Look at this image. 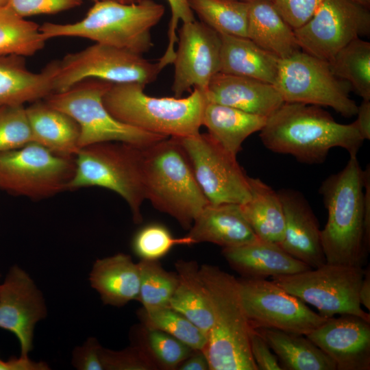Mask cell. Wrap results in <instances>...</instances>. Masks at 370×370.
I'll list each match as a JSON object with an SVG mask.
<instances>
[{"label": "cell", "instance_id": "obj_6", "mask_svg": "<svg viewBox=\"0 0 370 370\" xmlns=\"http://www.w3.org/2000/svg\"><path fill=\"white\" fill-rule=\"evenodd\" d=\"M136 83L112 84L103 96L118 121L149 133L180 138L199 132L206 103L196 88L186 97H154Z\"/></svg>", "mask_w": 370, "mask_h": 370}, {"label": "cell", "instance_id": "obj_49", "mask_svg": "<svg viewBox=\"0 0 370 370\" xmlns=\"http://www.w3.org/2000/svg\"><path fill=\"white\" fill-rule=\"evenodd\" d=\"M358 298L361 305L370 310V269L365 270L359 291Z\"/></svg>", "mask_w": 370, "mask_h": 370}, {"label": "cell", "instance_id": "obj_37", "mask_svg": "<svg viewBox=\"0 0 370 370\" xmlns=\"http://www.w3.org/2000/svg\"><path fill=\"white\" fill-rule=\"evenodd\" d=\"M186 236L175 238L164 225L150 223L139 230L132 240V249L140 260H158L177 245H192Z\"/></svg>", "mask_w": 370, "mask_h": 370}, {"label": "cell", "instance_id": "obj_5", "mask_svg": "<svg viewBox=\"0 0 370 370\" xmlns=\"http://www.w3.org/2000/svg\"><path fill=\"white\" fill-rule=\"evenodd\" d=\"M199 273L213 313L204 350L210 369L258 370L250 349L252 326L241 301L238 279L206 264L199 268Z\"/></svg>", "mask_w": 370, "mask_h": 370}, {"label": "cell", "instance_id": "obj_50", "mask_svg": "<svg viewBox=\"0 0 370 370\" xmlns=\"http://www.w3.org/2000/svg\"><path fill=\"white\" fill-rule=\"evenodd\" d=\"M95 2L101 1H114L121 3L130 4L133 3L138 2L140 0H92Z\"/></svg>", "mask_w": 370, "mask_h": 370}, {"label": "cell", "instance_id": "obj_1", "mask_svg": "<svg viewBox=\"0 0 370 370\" xmlns=\"http://www.w3.org/2000/svg\"><path fill=\"white\" fill-rule=\"evenodd\" d=\"M260 132L267 149L308 164L323 163L334 147L357 156L365 140L355 122L339 123L320 106L301 103L284 102Z\"/></svg>", "mask_w": 370, "mask_h": 370}, {"label": "cell", "instance_id": "obj_30", "mask_svg": "<svg viewBox=\"0 0 370 370\" xmlns=\"http://www.w3.org/2000/svg\"><path fill=\"white\" fill-rule=\"evenodd\" d=\"M248 182L250 198L240 205L243 215L258 239L280 245L285 222L278 192L258 177H248Z\"/></svg>", "mask_w": 370, "mask_h": 370}, {"label": "cell", "instance_id": "obj_54", "mask_svg": "<svg viewBox=\"0 0 370 370\" xmlns=\"http://www.w3.org/2000/svg\"><path fill=\"white\" fill-rule=\"evenodd\" d=\"M271 1H272V0H271Z\"/></svg>", "mask_w": 370, "mask_h": 370}, {"label": "cell", "instance_id": "obj_11", "mask_svg": "<svg viewBox=\"0 0 370 370\" xmlns=\"http://www.w3.org/2000/svg\"><path fill=\"white\" fill-rule=\"evenodd\" d=\"M273 85L284 102L328 106L345 117L356 115L351 86L333 73L328 62L301 50L280 60Z\"/></svg>", "mask_w": 370, "mask_h": 370}, {"label": "cell", "instance_id": "obj_12", "mask_svg": "<svg viewBox=\"0 0 370 370\" xmlns=\"http://www.w3.org/2000/svg\"><path fill=\"white\" fill-rule=\"evenodd\" d=\"M74 158H66L32 142L0 153V188L31 199H42L69 190Z\"/></svg>", "mask_w": 370, "mask_h": 370}, {"label": "cell", "instance_id": "obj_47", "mask_svg": "<svg viewBox=\"0 0 370 370\" xmlns=\"http://www.w3.org/2000/svg\"><path fill=\"white\" fill-rule=\"evenodd\" d=\"M357 119L354 121L364 140L370 139V100H364L358 106Z\"/></svg>", "mask_w": 370, "mask_h": 370}, {"label": "cell", "instance_id": "obj_19", "mask_svg": "<svg viewBox=\"0 0 370 370\" xmlns=\"http://www.w3.org/2000/svg\"><path fill=\"white\" fill-rule=\"evenodd\" d=\"M284 215V238L279 245L285 251L312 269L326 263L319 222L308 201L299 191H277Z\"/></svg>", "mask_w": 370, "mask_h": 370}, {"label": "cell", "instance_id": "obj_34", "mask_svg": "<svg viewBox=\"0 0 370 370\" xmlns=\"http://www.w3.org/2000/svg\"><path fill=\"white\" fill-rule=\"evenodd\" d=\"M333 73L347 82L364 100H370V42L356 38L329 62Z\"/></svg>", "mask_w": 370, "mask_h": 370}, {"label": "cell", "instance_id": "obj_16", "mask_svg": "<svg viewBox=\"0 0 370 370\" xmlns=\"http://www.w3.org/2000/svg\"><path fill=\"white\" fill-rule=\"evenodd\" d=\"M177 34L171 87L174 97H181L192 88L204 95L212 77L219 72L220 35L196 20L182 23Z\"/></svg>", "mask_w": 370, "mask_h": 370}, {"label": "cell", "instance_id": "obj_3", "mask_svg": "<svg viewBox=\"0 0 370 370\" xmlns=\"http://www.w3.org/2000/svg\"><path fill=\"white\" fill-rule=\"evenodd\" d=\"M140 158L145 199L189 230L209 202L177 139L169 137L140 147Z\"/></svg>", "mask_w": 370, "mask_h": 370}, {"label": "cell", "instance_id": "obj_42", "mask_svg": "<svg viewBox=\"0 0 370 370\" xmlns=\"http://www.w3.org/2000/svg\"><path fill=\"white\" fill-rule=\"evenodd\" d=\"M324 0H272L284 20L293 29L305 24Z\"/></svg>", "mask_w": 370, "mask_h": 370}, {"label": "cell", "instance_id": "obj_4", "mask_svg": "<svg viewBox=\"0 0 370 370\" xmlns=\"http://www.w3.org/2000/svg\"><path fill=\"white\" fill-rule=\"evenodd\" d=\"M164 7L153 0L125 4L96 1L80 21L40 26L44 38L80 37L143 55L153 46L151 29L162 18Z\"/></svg>", "mask_w": 370, "mask_h": 370}, {"label": "cell", "instance_id": "obj_38", "mask_svg": "<svg viewBox=\"0 0 370 370\" xmlns=\"http://www.w3.org/2000/svg\"><path fill=\"white\" fill-rule=\"evenodd\" d=\"M33 142L24 105L0 107V153L22 147Z\"/></svg>", "mask_w": 370, "mask_h": 370}, {"label": "cell", "instance_id": "obj_21", "mask_svg": "<svg viewBox=\"0 0 370 370\" xmlns=\"http://www.w3.org/2000/svg\"><path fill=\"white\" fill-rule=\"evenodd\" d=\"M187 236L193 244L207 242L223 248L258 239L236 204L209 203L195 219Z\"/></svg>", "mask_w": 370, "mask_h": 370}, {"label": "cell", "instance_id": "obj_35", "mask_svg": "<svg viewBox=\"0 0 370 370\" xmlns=\"http://www.w3.org/2000/svg\"><path fill=\"white\" fill-rule=\"evenodd\" d=\"M139 299L145 311L169 307L177 286L176 273L166 271L158 260H140Z\"/></svg>", "mask_w": 370, "mask_h": 370}, {"label": "cell", "instance_id": "obj_51", "mask_svg": "<svg viewBox=\"0 0 370 370\" xmlns=\"http://www.w3.org/2000/svg\"><path fill=\"white\" fill-rule=\"evenodd\" d=\"M361 5H363L367 8H369L370 0H352Z\"/></svg>", "mask_w": 370, "mask_h": 370}, {"label": "cell", "instance_id": "obj_27", "mask_svg": "<svg viewBox=\"0 0 370 370\" xmlns=\"http://www.w3.org/2000/svg\"><path fill=\"white\" fill-rule=\"evenodd\" d=\"M219 35L221 40L219 72L274 84L280 58L248 38Z\"/></svg>", "mask_w": 370, "mask_h": 370}, {"label": "cell", "instance_id": "obj_33", "mask_svg": "<svg viewBox=\"0 0 370 370\" xmlns=\"http://www.w3.org/2000/svg\"><path fill=\"white\" fill-rule=\"evenodd\" d=\"M200 21L219 34L247 38V0H188Z\"/></svg>", "mask_w": 370, "mask_h": 370}, {"label": "cell", "instance_id": "obj_40", "mask_svg": "<svg viewBox=\"0 0 370 370\" xmlns=\"http://www.w3.org/2000/svg\"><path fill=\"white\" fill-rule=\"evenodd\" d=\"M100 358L104 370H153L158 368L142 344L121 351L101 347Z\"/></svg>", "mask_w": 370, "mask_h": 370}, {"label": "cell", "instance_id": "obj_2", "mask_svg": "<svg viewBox=\"0 0 370 370\" xmlns=\"http://www.w3.org/2000/svg\"><path fill=\"white\" fill-rule=\"evenodd\" d=\"M365 170L357 156L345 166L328 177L319 192L328 212L321 230L326 262L362 267L370 243L365 232Z\"/></svg>", "mask_w": 370, "mask_h": 370}, {"label": "cell", "instance_id": "obj_15", "mask_svg": "<svg viewBox=\"0 0 370 370\" xmlns=\"http://www.w3.org/2000/svg\"><path fill=\"white\" fill-rule=\"evenodd\" d=\"M238 280L241 301L253 328L306 336L327 319L272 281L245 278Z\"/></svg>", "mask_w": 370, "mask_h": 370}, {"label": "cell", "instance_id": "obj_31", "mask_svg": "<svg viewBox=\"0 0 370 370\" xmlns=\"http://www.w3.org/2000/svg\"><path fill=\"white\" fill-rule=\"evenodd\" d=\"M286 370H336L334 361L306 336L271 328H254Z\"/></svg>", "mask_w": 370, "mask_h": 370}, {"label": "cell", "instance_id": "obj_9", "mask_svg": "<svg viewBox=\"0 0 370 370\" xmlns=\"http://www.w3.org/2000/svg\"><path fill=\"white\" fill-rule=\"evenodd\" d=\"M364 272L362 267L326 262L317 268L272 277L271 281L316 308L325 318L352 314L370 322V314L362 308L358 298Z\"/></svg>", "mask_w": 370, "mask_h": 370}, {"label": "cell", "instance_id": "obj_17", "mask_svg": "<svg viewBox=\"0 0 370 370\" xmlns=\"http://www.w3.org/2000/svg\"><path fill=\"white\" fill-rule=\"evenodd\" d=\"M47 315L41 291L25 271L12 266L0 284V328L16 336L21 356L32 350L36 325Z\"/></svg>", "mask_w": 370, "mask_h": 370}, {"label": "cell", "instance_id": "obj_13", "mask_svg": "<svg viewBox=\"0 0 370 370\" xmlns=\"http://www.w3.org/2000/svg\"><path fill=\"white\" fill-rule=\"evenodd\" d=\"M176 138L185 151L197 182L210 204L241 205L249 199V176L236 156L208 133L198 132Z\"/></svg>", "mask_w": 370, "mask_h": 370}, {"label": "cell", "instance_id": "obj_41", "mask_svg": "<svg viewBox=\"0 0 370 370\" xmlns=\"http://www.w3.org/2000/svg\"><path fill=\"white\" fill-rule=\"evenodd\" d=\"M167 1L171 8V17L168 29V45L164 55L158 62L161 70L173 62L175 56V45L177 41V26L180 21L185 23L195 20L188 0H167Z\"/></svg>", "mask_w": 370, "mask_h": 370}, {"label": "cell", "instance_id": "obj_43", "mask_svg": "<svg viewBox=\"0 0 370 370\" xmlns=\"http://www.w3.org/2000/svg\"><path fill=\"white\" fill-rule=\"evenodd\" d=\"M82 0H9L7 4L23 17L50 14L75 8Z\"/></svg>", "mask_w": 370, "mask_h": 370}, {"label": "cell", "instance_id": "obj_8", "mask_svg": "<svg viewBox=\"0 0 370 370\" xmlns=\"http://www.w3.org/2000/svg\"><path fill=\"white\" fill-rule=\"evenodd\" d=\"M111 84L108 82L89 79L65 91L53 92L43 100L77 122L80 132V148L105 142L145 147L169 138L145 132L115 119L103 102V96Z\"/></svg>", "mask_w": 370, "mask_h": 370}, {"label": "cell", "instance_id": "obj_46", "mask_svg": "<svg viewBox=\"0 0 370 370\" xmlns=\"http://www.w3.org/2000/svg\"><path fill=\"white\" fill-rule=\"evenodd\" d=\"M50 369L47 362L34 361L29 356L10 357L4 361L0 358V370H47Z\"/></svg>", "mask_w": 370, "mask_h": 370}, {"label": "cell", "instance_id": "obj_45", "mask_svg": "<svg viewBox=\"0 0 370 370\" xmlns=\"http://www.w3.org/2000/svg\"><path fill=\"white\" fill-rule=\"evenodd\" d=\"M250 349L258 370H282L278 357L264 338L252 327L250 333Z\"/></svg>", "mask_w": 370, "mask_h": 370}, {"label": "cell", "instance_id": "obj_29", "mask_svg": "<svg viewBox=\"0 0 370 370\" xmlns=\"http://www.w3.org/2000/svg\"><path fill=\"white\" fill-rule=\"evenodd\" d=\"M178 283L169 307L180 312L208 336L213 323L212 304L197 262L180 260L175 264Z\"/></svg>", "mask_w": 370, "mask_h": 370}, {"label": "cell", "instance_id": "obj_53", "mask_svg": "<svg viewBox=\"0 0 370 370\" xmlns=\"http://www.w3.org/2000/svg\"><path fill=\"white\" fill-rule=\"evenodd\" d=\"M0 278H1V274H0Z\"/></svg>", "mask_w": 370, "mask_h": 370}, {"label": "cell", "instance_id": "obj_36", "mask_svg": "<svg viewBox=\"0 0 370 370\" xmlns=\"http://www.w3.org/2000/svg\"><path fill=\"white\" fill-rule=\"evenodd\" d=\"M140 317L145 328L161 330L193 350L204 352L208 342L207 335L185 316L171 307L151 311L142 309Z\"/></svg>", "mask_w": 370, "mask_h": 370}, {"label": "cell", "instance_id": "obj_23", "mask_svg": "<svg viewBox=\"0 0 370 370\" xmlns=\"http://www.w3.org/2000/svg\"><path fill=\"white\" fill-rule=\"evenodd\" d=\"M24 58L0 56V107L33 103L54 92L57 61L34 73L27 69Z\"/></svg>", "mask_w": 370, "mask_h": 370}, {"label": "cell", "instance_id": "obj_20", "mask_svg": "<svg viewBox=\"0 0 370 370\" xmlns=\"http://www.w3.org/2000/svg\"><path fill=\"white\" fill-rule=\"evenodd\" d=\"M206 102L268 117L284 102L272 84L247 77L217 73L203 95Z\"/></svg>", "mask_w": 370, "mask_h": 370}, {"label": "cell", "instance_id": "obj_14", "mask_svg": "<svg viewBox=\"0 0 370 370\" xmlns=\"http://www.w3.org/2000/svg\"><path fill=\"white\" fill-rule=\"evenodd\" d=\"M369 32V8L352 0H324L305 24L294 29L301 51L328 62L350 42Z\"/></svg>", "mask_w": 370, "mask_h": 370}, {"label": "cell", "instance_id": "obj_10", "mask_svg": "<svg viewBox=\"0 0 370 370\" xmlns=\"http://www.w3.org/2000/svg\"><path fill=\"white\" fill-rule=\"evenodd\" d=\"M160 71L158 62L152 63L142 55L96 42L57 61L54 92L65 91L89 79L145 86L154 82Z\"/></svg>", "mask_w": 370, "mask_h": 370}, {"label": "cell", "instance_id": "obj_44", "mask_svg": "<svg viewBox=\"0 0 370 370\" xmlns=\"http://www.w3.org/2000/svg\"><path fill=\"white\" fill-rule=\"evenodd\" d=\"M101 345L95 337L88 338L73 351L71 363L78 370H104L100 358Z\"/></svg>", "mask_w": 370, "mask_h": 370}, {"label": "cell", "instance_id": "obj_52", "mask_svg": "<svg viewBox=\"0 0 370 370\" xmlns=\"http://www.w3.org/2000/svg\"><path fill=\"white\" fill-rule=\"evenodd\" d=\"M9 0H0V7L7 5Z\"/></svg>", "mask_w": 370, "mask_h": 370}, {"label": "cell", "instance_id": "obj_25", "mask_svg": "<svg viewBox=\"0 0 370 370\" xmlns=\"http://www.w3.org/2000/svg\"><path fill=\"white\" fill-rule=\"evenodd\" d=\"M25 109L33 142L58 156L75 158L80 149V132L72 117L45 100L33 102Z\"/></svg>", "mask_w": 370, "mask_h": 370}, {"label": "cell", "instance_id": "obj_39", "mask_svg": "<svg viewBox=\"0 0 370 370\" xmlns=\"http://www.w3.org/2000/svg\"><path fill=\"white\" fill-rule=\"evenodd\" d=\"M146 329V346L158 367L173 369L187 358L193 349L171 335L155 329Z\"/></svg>", "mask_w": 370, "mask_h": 370}, {"label": "cell", "instance_id": "obj_26", "mask_svg": "<svg viewBox=\"0 0 370 370\" xmlns=\"http://www.w3.org/2000/svg\"><path fill=\"white\" fill-rule=\"evenodd\" d=\"M249 39L280 60L301 50L294 29L284 20L271 0H247Z\"/></svg>", "mask_w": 370, "mask_h": 370}, {"label": "cell", "instance_id": "obj_22", "mask_svg": "<svg viewBox=\"0 0 370 370\" xmlns=\"http://www.w3.org/2000/svg\"><path fill=\"white\" fill-rule=\"evenodd\" d=\"M222 254L230 265L245 278L266 279L312 269L288 254L278 244L260 239L240 246L223 248Z\"/></svg>", "mask_w": 370, "mask_h": 370}, {"label": "cell", "instance_id": "obj_18", "mask_svg": "<svg viewBox=\"0 0 370 370\" xmlns=\"http://www.w3.org/2000/svg\"><path fill=\"white\" fill-rule=\"evenodd\" d=\"M306 337L334 361L336 369H370L369 321L341 314L328 318Z\"/></svg>", "mask_w": 370, "mask_h": 370}, {"label": "cell", "instance_id": "obj_28", "mask_svg": "<svg viewBox=\"0 0 370 370\" xmlns=\"http://www.w3.org/2000/svg\"><path fill=\"white\" fill-rule=\"evenodd\" d=\"M267 118L230 106L206 102L201 125L208 129V134L221 146L236 156L244 140L260 131Z\"/></svg>", "mask_w": 370, "mask_h": 370}, {"label": "cell", "instance_id": "obj_24", "mask_svg": "<svg viewBox=\"0 0 370 370\" xmlns=\"http://www.w3.org/2000/svg\"><path fill=\"white\" fill-rule=\"evenodd\" d=\"M89 281L104 304L121 307L132 300L138 301L140 267L127 254L119 253L97 259Z\"/></svg>", "mask_w": 370, "mask_h": 370}, {"label": "cell", "instance_id": "obj_7", "mask_svg": "<svg viewBox=\"0 0 370 370\" xmlns=\"http://www.w3.org/2000/svg\"><path fill=\"white\" fill-rule=\"evenodd\" d=\"M140 147L105 142L80 148L74 158L75 170L69 190L98 186L115 192L128 204L134 222L140 223L145 194Z\"/></svg>", "mask_w": 370, "mask_h": 370}, {"label": "cell", "instance_id": "obj_48", "mask_svg": "<svg viewBox=\"0 0 370 370\" xmlns=\"http://www.w3.org/2000/svg\"><path fill=\"white\" fill-rule=\"evenodd\" d=\"M180 370H208V358L204 351L193 350L178 367Z\"/></svg>", "mask_w": 370, "mask_h": 370}, {"label": "cell", "instance_id": "obj_32", "mask_svg": "<svg viewBox=\"0 0 370 370\" xmlns=\"http://www.w3.org/2000/svg\"><path fill=\"white\" fill-rule=\"evenodd\" d=\"M46 41L36 23L26 20L8 5L0 7V56H32Z\"/></svg>", "mask_w": 370, "mask_h": 370}]
</instances>
